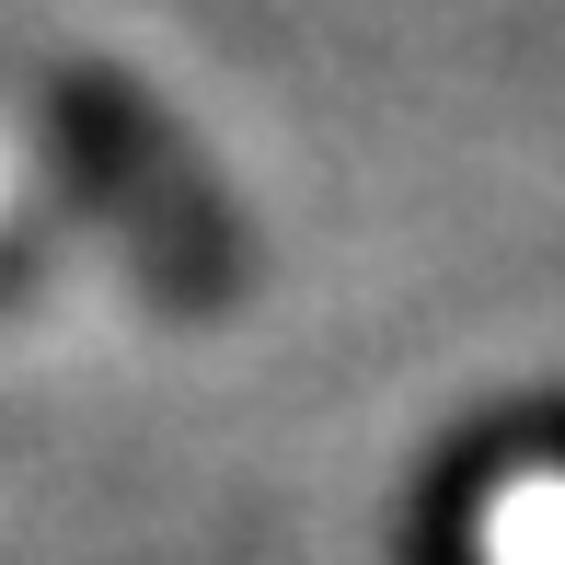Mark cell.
<instances>
[{"label":"cell","instance_id":"cell-1","mask_svg":"<svg viewBox=\"0 0 565 565\" xmlns=\"http://www.w3.org/2000/svg\"><path fill=\"white\" fill-rule=\"evenodd\" d=\"M46 116H58V162L116 209V231L139 243V266L162 277L173 300L231 289V220H220V196L185 173V150L162 139V116H150L139 93H116V82H58V93H46Z\"/></svg>","mask_w":565,"mask_h":565}]
</instances>
